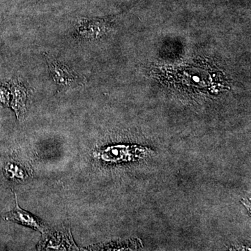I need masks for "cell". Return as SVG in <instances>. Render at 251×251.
<instances>
[{"label":"cell","mask_w":251,"mask_h":251,"mask_svg":"<svg viewBox=\"0 0 251 251\" xmlns=\"http://www.w3.org/2000/svg\"><path fill=\"white\" fill-rule=\"evenodd\" d=\"M45 58L51 77L57 85L59 92L76 90L87 84V79L85 76L77 74L67 64L49 54H45Z\"/></svg>","instance_id":"1"},{"label":"cell","mask_w":251,"mask_h":251,"mask_svg":"<svg viewBox=\"0 0 251 251\" xmlns=\"http://www.w3.org/2000/svg\"><path fill=\"white\" fill-rule=\"evenodd\" d=\"M42 239L38 245L41 251H78L69 227H61L42 234Z\"/></svg>","instance_id":"2"},{"label":"cell","mask_w":251,"mask_h":251,"mask_svg":"<svg viewBox=\"0 0 251 251\" xmlns=\"http://www.w3.org/2000/svg\"><path fill=\"white\" fill-rule=\"evenodd\" d=\"M14 195L15 200H16V206L13 210L4 214V219L7 221H12V222L16 223V224L30 227L31 229L39 231L42 234L45 232L48 228L44 223L33 214L21 209L20 206L18 205L16 193H14Z\"/></svg>","instance_id":"3"},{"label":"cell","mask_w":251,"mask_h":251,"mask_svg":"<svg viewBox=\"0 0 251 251\" xmlns=\"http://www.w3.org/2000/svg\"><path fill=\"white\" fill-rule=\"evenodd\" d=\"M11 94H12V100H11V107L16 112V116L19 121H23L25 117L26 103H27L28 92L27 87L25 85L23 80L17 78L13 81L11 83Z\"/></svg>","instance_id":"4"},{"label":"cell","mask_w":251,"mask_h":251,"mask_svg":"<svg viewBox=\"0 0 251 251\" xmlns=\"http://www.w3.org/2000/svg\"><path fill=\"white\" fill-rule=\"evenodd\" d=\"M105 24L100 20L80 19L75 26L77 36L85 40L97 39L105 32Z\"/></svg>","instance_id":"5"},{"label":"cell","mask_w":251,"mask_h":251,"mask_svg":"<svg viewBox=\"0 0 251 251\" xmlns=\"http://www.w3.org/2000/svg\"><path fill=\"white\" fill-rule=\"evenodd\" d=\"M4 171L6 176L11 179L23 180L26 176L25 172L22 167L11 162L6 163Z\"/></svg>","instance_id":"6"}]
</instances>
